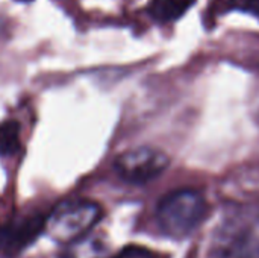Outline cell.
I'll use <instances>...</instances> for the list:
<instances>
[{
	"instance_id": "cell-1",
	"label": "cell",
	"mask_w": 259,
	"mask_h": 258,
	"mask_svg": "<svg viewBox=\"0 0 259 258\" xmlns=\"http://www.w3.org/2000/svg\"><path fill=\"white\" fill-rule=\"evenodd\" d=\"M208 205L205 198L190 189L175 190L165 195L156 208L159 228L171 237H185L205 219Z\"/></svg>"
},
{
	"instance_id": "cell-2",
	"label": "cell",
	"mask_w": 259,
	"mask_h": 258,
	"mask_svg": "<svg viewBox=\"0 0 259 258\" xmlns=\"http://www.w3.org/2000/svg\"><path fill=\"white\" fill-rule=\"evenodd\" d=\"M102 214V207L93 201H65L53 208L42 224V231L52 240L70 245L90 234Z\"/></svg>"
},
{
	"instance_id": "cell-3",
	"label": "cell",
	"mask_w": 259,
	"mask_h": 258,
	"mask_svg": "<svg viewBox=\"0 0 259 258\" xmlns=\"http://www.w3.org/2000/svg\"><path fill=\"white\" fill-rule=\"evenodd\" d=\"M170 166V157L155 148H134L120 154L114 161L117 175L131 184H146L158 178Z\"/></svg>"
},
{
	"instance_id": "cell-4",
	"label": "cell",
	"mask_w": 259,
	"mask_h": 258,
	"mask_svg": "<svg viewBox=\"0 0 259 258\" xmlns=\"http://www.w3.org/2000/svg\"><path fill=\"white\" fill-rule=\"evenodd\" d=\"M42 219H26L0 230V255H14L42 230Z\"/></svg>"
},
{
	"instance_id": "cell-5",
	"label": "cell",
	"mask_w": 259,
	"mask_h": 258,
	"mask_svg": "<svg viewBox=\"0 0 259 258\" xmlns=\"http://www.w3.org/2000/svg\"><path fill=\"white\" fill-rule=\"evenodd\" d=\"M226 258H259V225L237 234L226 249Z\"/></svg>"
},
{
	"instance_id": "cell-6",
	"label": "cell",
	"mask_w": 259,
	"mask_h": 258,
	"mask_svg": "<svg viewBox=\"0 0 259 258\" xmlns=\"http://www.w3.org/2000/svg\"><path fill=\"white\" fill-rule=\"evenodd\" d=\"M196 0H152L149 3V14L152 18L161 23L175 21L182 17Z\"/></svg>"
},
{
	"instance_id": "cell-7",
	"label": "cell",
	"mask_w": 259,
	"mask_h": 258,
	"mask_svg": "<svg viewBox=\"0 0 259 258\" xmlns=\"http://www.w3.org/2000/svg\"><path fill=\"white\" fill-rule=\"evenodd\" d=\"M106 248L103 239L87 234L85 237L70 243V249L65 258H106Z\"/></svg>"
},
{
	"instance_id": "cell-8",
	"label": "cell",
	"mask_w": 259,
	"mask_h": 258,
	"mask_svg": "<svg viewBox=\"0 0 259 258\" xmlns=\"http://www.w3.org/2000/svg\"><path fill=\"white\" fill-rule=\"evenodd\" d=\"M20 149V125L15 120L0 123V157H11Z\"/></svg>"
},
{
	"instance_id": "cell-9",
	"label": "cell",
	"mask_w": 259,
	"mask_h": 258,
	"mask_svg": "<svg viewBox=\"0 0 259 258\" xmlns=\"http://www.w3.org/2000/svg\"><path fill=\"white\" fill-rule=\"evenodd\" d=\"M111 258H158L153 252L140 246H127Z\"/></svg>"
},
{
	"instance_id": "cell-10",
	"label": "cell",
	"mask_w": 259,
	"mask_h": 258,
	"mask_svg": "<svg viewBox=\"0 0 259 258\" xmlns=\"http://www.w3.org/2000/svg\"><path fill=\"white\" fill-rule=\"evenodd\" d=\"M231 8L240 9V11H247L253 15L259 17V0H226Z\"/></svg>"
},
{
	"instance_id": "cell-11",
	"label": "cell",
	"mask_w": 259,
	"mask_h": 258,
	"mask_svg": "<svg viewBox=\"0 0 259 258\" xmlns=\"http://www.w3.org/2000/svg\"><path fill=\"white\" fill-rule=\"evenodd\" d=\"M18 2H32V0H18Z\"/></svg>"
}]
</instances>
